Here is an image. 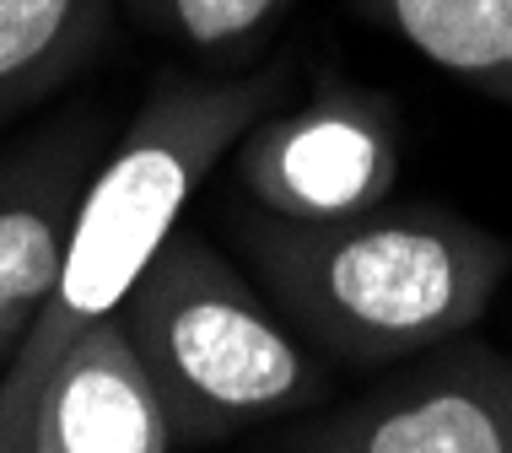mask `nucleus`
Instances as JSON below:
<instances>
[{"mask_svg": "<svg viewBox=\"0 0 512 453\" xmlns=\"http://www.w3.org/2000/svg\"><path fill=\"white\" fill-rule=\"evenodd\" d=\"M297 0H130L135 22L168 44L205 54V60H232L281 27Z\"/></svg>", "mask_w": 512, "mask_h": 453, "instance_id": "nucleus-10", "label": "nucleus"}, {"mask_svg": "<svg viewBox=\"0 0 512 453\" xmlns=\"http://www.w3.org/2000/svg\"><path fill=\"white\" fill-rule=\"evenodd\" d=\"M114 33V0H0V125L49 103Z\"/></svg>", "mask_w": 512, "mask_h": 453, "instance_id": "nucleus-9", "label": "nucleus"}, {"mask_svg": "<svg viewBox=\"0 0 512 453\" xmlns=\"http://www.w3.org/2000/svg\"><path fill=\"white\" fill-rule=\"evenodd\" d=\"M238 243L292 335L345 367H394L469 335L512 276L507 232L432 200L345 222L248 211Z\"/></svg>", "mask_w": 512, "mask_h": 453, "instance_id": "nucleus-1", "label": "nucleus"}, {"mask_svg": "<svg viewBox=\"0 0 512 453\" xmlns=\"http://www.w3.org/2000/svg\"><path fill=\"white\" fill-rule=\"evenodd\" d=\"M432 71L512 108V0H351Z\"/></svg>", "mask_w": 512, "mask_h": 453, "instance_id": "nucleus-8", "label": "nucleus"}, {"mask_svg": "<svg viewBox=\"0 0 512 453\" xmlns=\"http://www.w3.org/2000/svg\"><path fill=\"white\" fill-rule=\"evenodd\" d=\"M103 146V119L71 114L0 157V373L54 292L76 200Z\"/></svg>", "mask_w": 512, "mask_h": 453, "instance_id": "nucleus-7", "label": "nucleus"}, {"mask_svg": "<svg viewBox=\"0 0 512 453\" xmlns=\"http://www.w3.org/2000/svg\"><path fill=\"white\" fill-rule=\"evenodd\" d=\"M173 443L162 394L114 319L0 400V453H173Z\"/></svg>", "mask_w": 512, "mask_h": 453, "instance_id": "nucleus-6", "label": "nucleus"}, {"mask_svg": "<svg viewBox=\"0 0 512 453\" xmlns=\"http://www.w3.org/2000/svg\"><path fill=\"white\" fill-rule=\"evenodd\" d=\"M399 103L345 76H318L308 98L270 108L232 146L254 211L281 222H345L394 200Z\"/></svg>", "mask_w": 512, "mask_h": 453, "instance_id": "nucleus-4", "label": "nucleus"}, {"mask_svg": "<svg viewBox=\"0 0 512 453\" xmlns=\"http://www.w3.org/2000/svg\"><path fill=\"white\" fill-rule=\"evenodd\" d=\"M286 92L292 60H259L238 76H168L146 92L81 189L54 292L0 373V400L22 394L71 340L114 319L216 162L232 157L243 130L281 108Z\"/></svg>", "mask_w": 512, "mask_h": 453, "instance_id": "nucleus-2", "label": "nucleus"}, {"mask_svg": "<svg viewBox=\"0 0 512 453\" xmlns=\"http://www.w3.org/2000/svg\"><path fill=\"white\" fill-rule=\"evenodd\" d=\"M286 453H512V351L448 340L302 427Z\"/></svg>", "mask_w": 512, "mask_h": 453, "instance_id": "nucleus-5", "label": "nucleus"}, {"mask_svg": "<svg viewBox=\"0 0 512 453\" xmlns=\"http://www.w3.org/2000/svg\"><path fill=\"white\" fill-rule=\"evenodd\" d=\"M114 324L141 356L178 443H221L329 394V373L292 324L205 232L178 227Z\"/></svg>", "mask_w": 512, "mask_h": 453, "instance_id": "nucleus-3", "label": "nucleus"}]
</instances>
